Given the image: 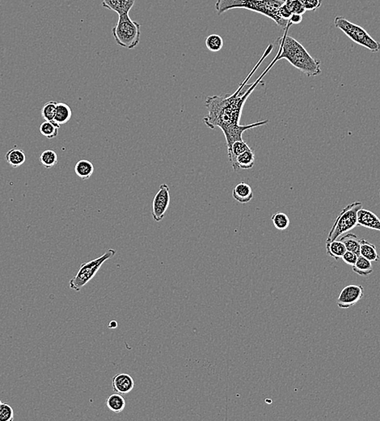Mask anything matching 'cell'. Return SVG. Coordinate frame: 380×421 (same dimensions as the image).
Returning <instances> with one entry per match:
<instances>
[{
    "label": "cell",
    "instance_id": "obj_1",
    "mask_svg": "<svg viewBox=\"0 0 380 421\" xmlns=\"http://www.w3.org/2000/svg\"><path fill=\"white\" fill-rule=\"evenodd\" d=\"M274 46L269 45L264 51V54L260 59L258 64L253 68L250 74L247 78L239 84L237 90L231 95H215L208 97L205 102V105L207 107L208 113L203 118L205 124L211 129L214 130L218 128L222 130L224 134L225 139L227 141V154L229 155L232 150V144L236 141L243 140V133L247 130H252L253 128H259L269 123V120L260 121L255 123H251L248 125H240L242 110L243 105L248 97L253 93L256 87L261 82L263 77L266 75L267 72L271 69L274 63L278 62V55L275 57L269 67L264 70L261 76L257 79L254 83L248 84V81L253 73L258 70L261 63L264 61V58L269 55L273 51Z\"/></svg>",
    "mask_w": 380,
    "mask_h": 421
},
{
    "label": "cell",
    "instance_id": "obj_2",
    "mask_svg": "<svg viewBox=\"0 0 380 421\" xmlns=\"http://www.w3.org/2000/svg\"><path fill=\"white\" fill-rule=\"evenodd\" d=\"M289 27L285 28L283 37L277 40L279 44V51L277 54L278 61L284 58L309 77L319 76L321 73L320 61L313 58L301 43L287 35Z\"/></svg>",
    "mask_w": 380,
    "mask_h": 421
},
{
    "label": "cell",
    "instance_id": "obj_3",
    "mask_svg": "<svg viewBox=\"0 0 380 421\" xmlns=\"http://www.w3.org/2000/svg\"><path fill=\"white\" fill-rule=\"evenodd\" d=\"M284 2L285 0H217L215 10L219 16L237 8L249 10L269 17L282 28H286L291 25L279 15V9Z\"/></svg>",
    "mask_w": 380,
    "mask_h": 421
},
{
    "label": "cell",
    "instance_id": "obj_4",
    "mask_svg": "<svg viewBox=\"0 0 380 421\" xmlns=\"http://www.w3.org/2000/svg\"><path fill=\"white\" fill-rule=\"evenodd\" d=\"M112 34L117 44L131 50L137 47L140 42V25L132 21L129 14L121 15L119 16L118 23L112 29Z\"/></svg>",
    "mask_w": 380,
    "mask_h": 421
},
{
    "label": "cell",
    "instance_id": "obj_5",
    "mask_svg": "<svg viewBox=\"0 0 380 421\" xmlns=\"http://www.w3.org/2000/svg\"><path fill=\"white\" fill-rule=\"evenodd\" d=\"M334 26L341 29L351 41L359 46L368 49L373 53H377L380 51V42L374 39L362 27L350 22L343 16H336L334 20Z\"/></svg>",
    "mask_w": 380,
    "mask_h": 421
},
{
    "label": "cell",
    "instance_id": "obj_6",
    "mask_svg": "<svg viewBox=\"0 0 380 421\" xmlns=\"http://www.w3.org/2000/svg\"><path fill=\"white\" fill-rule=\"evenodd\" d=\"M362 209V203L356 201L341 210L329 232L326 242L336 241L341 234H346L357 226V213Z\"/></svg>",
    "mask_w": 380,
    "mask_h": 421
},
{
    "label": "cell",
    "instance_id": "obj_7",
    "mask_svg": "<svg viewBox=\"0 0 380 421\" xmlns=\"http://www.w3.org/2000/svg\"><path fill=\"white\" fill-rule=\"evenodd\" d=\"M115 254H116V250L114 249H109L102 256L97 259H93L85 263H82L76 275L70 280V289L75 291H80L82 288L84 287L89 281L93 280L104 262L114 257Z\"/></svg>",
    "mask_w": 380,
    "mask_h": 421
},
{
    "label": "cell",
    "instance_id": "obj_8",
    "mask_svg": "<svg viewBox=\"0 0 380 421\" xmlns=\"http://www.w3.org/2000/svg\"><path fill=\"white\" fill-rule=\"evenodd\" d=\"M170 189L167 184L160 185L152 203V217L156 222H160L165 217V213L169 208Z\"/></svg>",
    "mask_w": 380,
    "mask_h": 421
},
{
    "label": "cell",
    "instance_id": "obj_9",
    "mask_svg": "<svg viewBox=\"0 0 380 421\" xmlns=\"http://www.w3.org/2000/svg\"><path fill=\"white\" fill-rule=\"evenodd\" d=\"M364 296V289L361 285H348L344 288L337 299V306L341 309L354 306Z\"/></svg>",
    "mask_w": 380,
    "mask_h": 421
},
{
    "label": "cell",
    "instance_id": "obj_10",
    "mask_svg": "<svg viewBox=\"0 0 380 421\" xmlns=\"http://www.w3.org/2000/svg\"><path fill=\"white\" fill-rule=\"evenodd\" d=\"M112 386L117 393L128 394L132 391L135 387V381L133 377L127 373H119L115 375L112 380Z\"/></svg>",
    "mask_w": 380,
    "mask_h": 421
},
{
    "label": "cell",
    "instance_id": "obj_11",
    "mask_svg": "<svg viewBox=\"0 0 380 421\" xmlns=\"http://www.w3.org/2000/svg\"><path fill=\"white\" fill-rule=\"evenodd\" d=\"M357 225L380 231V219L371 210L360 209L357 213Z\"/></svg>",
    "mask_w": 380,
    "mask_h": 421
},
{
    "label": "cell",
    "instance_id": "obj_12",
    "mask_svg": "<svg viewBox=\"0 0 380 421\" xmlns=\"http://www.w3.org/2000/svg\"><path fill=\"white\" fill-rule=\"evenodd\" d=\"M136 0H102V6L119 14H129Z\"/></svg>",
    "mask_w": 380,
    "mask_h": 421
},
{
    "label": "cell",
    "instance_id": "obj_13",
    "mask_svg": "<svg viewBox=\"0 0 380 421\" xmlns=\"http://www.w3.org/2000/svg\"><path fill=\"white\" fill-rule=\"evenodd\" d=\"M232 197L240 204H247L253 199V191L248 183H240L232 190Z\"/></svg>",
    "mask_w": 380,
    "mask_h": 421
},
{
    "label": "cell",
    "instance_id": "obj_14",
    "mask_svg": "<svg viewBox=\"0 0 380 421\" xmlns=\"http://www.w3.org/2000/svg\"><path fill=\"white\" fill-rule=\"evenodd\" d=\"M250 149L252 148L248 146V144L244 140L236 141L234 144H232V150L228 155V158H229L230 163L232 164V168H233V170L235 172L239 170V168L237 166V157L244 153L245 151L250 150Z\"/></svg>",
    "mask_w": 380,
    "mask_h": 421
},
{
    "label": "cell",
    "instance_id": "obj_15",
    "mask_svg": "<svg viewBox=\"0 0 380 421\" xmlns=\"http://www.w3.org/2000/svg\"><path fill=\"white\" fill-rule=\"evenodd\" d=\"M360 255L371 262L380 260V255L377 253L376 245L364 238L360 239Z\"/></svg>",
    "mask_w": 380,
    "mask_h": 421
},
{
    "label": "cell",
    "instance_id": "obj_16",
    "mask_svg": "<svg viewBox=\"0 0 380 421\" xmlns=\"http://www.w3.org/2000/svg\"><path fill=\"white\" fill-rule=\"evenodd\" d=\"M6 160L12 168H17L25 162V153L20 148H12L6 154Z\"/></svg>",
    "mask_w": 380,
    "mask_h": 421
},
{
    "label": "cell",
    "instance_id": "obj_17",
    "mask_svg": "<svg viewBox=\"0 0 380 421\" xmlns=\"http://www.w3.org/2000/svg\"><path fill=\"white\" fill-rule=\"evenodd\" d=\"M74 171L82 180H88L92 177L94 172L93 163L88 160H80L74 166Z\"/></svg>",
    "mask_w": 380,
    "mask_h": 421
},
{
    "label": "cell",
    "instance_id": "obj_18",
    "mask_svg": "<svg viewBox=\"0 0 380 421\" xmlns=\"http://www.w3.org/2000/svg\"><path fill=\"white\" fill-rule=\"evenodd\" d=\"M353 271L361 276H368L373 272L371 262L361 255L357 257V262L352 266Z\"/></svg>",
    "mask_w": 380,
    "mask_h": 421
},
{
    "label": "cell",
    "instance_id": "obj_19",
    "mask_svg": "<svg viewBox=\"0 0 380 421\" xmlns=\"http://www.w3.org/2000/svg\"><path fill=\"white\" fill-rule=\"evenodd\" d=\"M71 109L70 108L69 105L60 102L57 105L55 117L53 121H55L56 123H58L59 125H63L69 122L70 119L71 118Z\"/></svg>",
    "mask_w": 380,
    "mask_h": 421
},
{
    "label": "cell",
    "instance_id": "obj_20",
    "mask_svg": "<svg viewBox=\"0 0 380 421\" xmlns=\"http://www.w3.org/2000/svg\"><path fill=\"white\" fill-rule=\"evenodd\" d=\"M326 250H327L328 255L336 260L341 259L344 254L347 251L343 243L336 240L326 242Z\"/></svg>",
    "mask_w": 380,
    "mask_h": 421
},
{
    "label": "cell",
    "instance_id": "obj_21",
    "mask_svg": "<svg viewBox=\"0 0 380 421\" xmlns=\"http://www.w3.org/2000/svg\"><path fill=\"white\" fill-rule=\"evenodd\" d=\"M238 168L241 169H252L255 164V154L252 149L245 151L237 158Z\"/></svg>",
    "mask_w": 380,
    "mask_h": 421
},
{
    "label": "cell",
    "instance_id": "obj_22",
    "mask_svg": "<svg viewBox=\"0 0 380 421\" xmlns=\"http://www.w3.org/2000/svg\"><path fill=\"white\" fill-rule=\"evenodd\" d=\"M108 408L115 413H120L125 409V400L121 395V394H114L109 396L106 401Z\"/></svg>",
    "mask_w": 380,
    "mask_h": 421
},
{
    "label": "cell",
    "instance_id": "obj_23",
    "mask_svg": "<svg viewBox=\"0 0 380 421\" xmlns=\"http://www.w3.org/2000/svg\"><path fill=\"white\" fill-rule=\"evenodd\" d=\"M340 241L346 246V250L360 255V239L355 234H347Z\"/></svg>",
    "mask_w": 380,
    "mask_h": 421
},
{
    "label": "cell",
    "instance_id": "obj_24",
    "mask_svg": "<svg viewBox=\"0 0 380 421\" xmlns=\"http://www.w3.org/2000/svg\"><path fill=\"white\" fill-rule=\"evenodd\" d=\"M59 128L60 125L56 123L55 121H45L40 126V132L47 139H53L58 135Z\"/></svg>",
    "mask_w": 380,
    "mask_h": 421
},
{
    "label": "cell",
    "instance_id": "obj_25",
    "mask_svg": "<svg viewBox=\"0 0 380 421\" xmlns=\"http://www.w3.org/2000/svg\"><path fill=\"white\" fill-rule=\"evenodd\" d=\"M40 160L45 168L51 169L58 164V155L54 151L49 149L42 153V155L40 157Z\"/></svg>",
    "mask_w": 380,
    "mask_h": 421
},
{
    "label": "cell",
    "instance_id": "obj_26",
    "mask_svg": "<svg viewBox=\"0 0 380 421\" xmlns=\"http://www.w3.org/2000/svg\"><path fill=\"white\" fill-rule=\"evenodd\" d=\"M206 46L211 52H218L223 47V40L218 34H211L206 40Z\"/></svg>",
    "mask_w": 380,
    "mask_h": 421
},
{
    "label": "cell",
    "instance_id": "obj_27",
    "mask_svg": "<svg viewBox=\"0 0 380 421\" xmlns=\"http://www.w3.org/2000/svg\"><path fill=\"white\" fill-rule=\"evenodd\" d=\"M272 222L278 230H285L290 225V219L283 212H276L272 215Z\"/></svg>",
    "mask_w": 380,
    "mask_h": 421
},
{
    "label": "cell",
    "instance_id": "obj_28",
    "mask_svg": "<svg viewBox=\"0 0 380 421\" xmlns=\"http://www.w3.org/2000/svg\"><path fill=\"white\" fill-rule=\"evenodd\" d=\"M58 102H49L44 105L42 109V118L45 121H53L55 117L56 108Z\"/></svg>",
    "mask_w": 380,
    "mask_h": 421
},
{
    "label": "cell",
    "instance_id": "obj_29",
    "mask_svg": "<svg viewBox=\"0 0 380 421\" xmlns=\"http://www.w3.org/2000/svg\"><path fill=\"white\" fill-rule=\"evenodd\" d=\"M285 4L292 14L304 15L307 12L303 0H285Z\"/></svg>",
    "mask_w": 380,
    "mask_h": 421
},
{
    "label": "cell",
    "instance_id": "obj_30",
    "mask_svg": "<svg viewBox=\"0 0 380 421\" xmlns=\"http://www.w3.org/2000/svg\"><path fill=\"white\" fill-rule=\"evenodd\" d=\"M14 419V412L12 407L7 403L0 405V421H12Z\"/></svg>",
    "mask_w": 380,
    "mask_h": 421
},
{
    "label": "cell",
    "instance_id": "obj_31",
    "mask_svg": "<svg viewBox=\"0 0 380 421\" xmlns=\"http://www.w3.org/2000/svg\"><path fill=\"white\" fill-rule=\"evenodd\" d=\"M304 7L306 11H315L320 8L322 3V0H303Z\"/></svg>",
    "mask_w": 380,
    "mask_h": 421
},
{
    "label": "cell",
    "instance_id": "obj_32",
    "mask_svg": "<svg viewBox=\"0 0 380 421\" xmlns=\"http://www.w3.org/2000/svg\"><path fill=\"white\" fill-rule=\"evenodd\" d=\"M357 257H358V255H356L355 253L350 252V251H346V252L344 254L341 259H342L346 264H348V265L353 266L355 265V263L357 262Z\"/></svg>",
    "mask_w": 380,
    "mask_h": 421
},
{
    "label": "cell",
    "instance_id": "obj_33",
    "mask_svg": "<svg viewBox=\"0 0 380 421\" xmlns=\"http://www.w3.org/2000/svg\"><path fill=\"white\" fill-rule=\"evenodd\" d=\"M302 21H303V15L300 14H292V16H290V18L289 19V22H290V25H299V24L301 23Z\"/></svg>",
    "mask_w": 380,
    "mask_h": 421
},
{
    "label": "cell",
    "instance_id": "obj_34",
    "mask_svg": "<svg viewBox=\"0 0 380 421\" xmlns=\"http://www.w3.org/2000/svg\"><path fill=\"white\" fill-rule=\"evenodd\" d=\"M1 403H2V402H1V400H0V405H1Z\"/></svg>",
    "mask_w": 380,
    "mask_h": 421
},
{
    "label": "cell",
    "instance_id": "obj_35",
    "mask_svg": "<svg viewBox=\"0 0 380 421\" xmlns=\"http://www.w3.org/2000/svg\"></svg>",
    "mask_w": 380,
    "mask_h": 421
}]
</instances>
